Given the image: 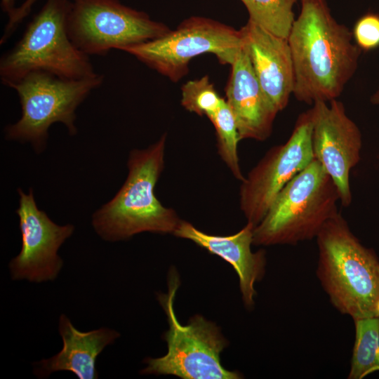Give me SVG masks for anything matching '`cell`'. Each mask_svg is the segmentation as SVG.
<instances>
[{
    "label": "cell",
    "instance_id": "6da1fadb",
    "mask_svg": "<svg viewBox=\"0 0 379 379\" xmlns=\"http://www.w3.org/2000/svg\"><path fill=\"white\" fill-rule=\"evenodd\" d=\"M300 2L287 37L294 69L293 95L309 105L338 99L357 69L361 51L326 0Z\"/></svg>",
    "mask_w": 379,
    "mask_h": 379
},
{
    "label": "cell",
    "instance_id": "7a4b0ae2",
    "mask_svg": "<svg viewBox=\"0 0 379 379\" xmlns=\"http://www.w3.org/2000/svg\"><path fill=\"white\" fill-rule=\"evenodd\" d=\"M166 134L146 149L130 152L127 178L114 197L92 215V225L105 241L126 240L145 232L173 234L182 220L161 204L155 187L164 168Z\"/></svg>",
    "mask_w": 379,
    "mask_h": 379
},
{
    "label": "cell",
    "instance_id": "3957f363",
    "mask_svg": "<svg viewBox=\"0 0 379 379\" xmlns=\"http://www.w3.org/2000/svg\"><path fill=\"white\" fill-rule=\"evenodd\" d=\"M317 276L331 303L354 320L375 317L379 298V260L350 230L340 213L317 236Z\"/></svg>",
    "mask_w": 379,
    "mask_h": 379
},
{
    "label": "cell",
    "instance_id": "277c9868",
    "mask_svg": "<svg viewBox=\"0 0 379 379\" xmlns=\"http://www.w3.org/2000/svg\"><path fill=\"white\" fill-rule=\"evenodd\" d=\"M69 0H46L27 25L21 39L0 60V78L9 87L34 71L80 79L97 75L90 57L69 38Z\"/></svg>",
    "mask_w": 379,
    "mask_h": 379
},
{
    "label": "cell",
    "instance_id": "5b68a950",
    "mask_svg": "<svg viewBox=\"0 0 379 379\" xmlns=\"http://www.w3.org/2000/svg\"><path fill=\"white\" fill-rule=\"evenodd\" d=\"M337 187L314 159L280 192L253 230V244H296L317 237L338 213Z\"/></svg>",
    "mask_w": 379,
    "mask_h": 379
},
{
    "label": "cell",
    "instance_id": "8992f818",
    "mask_svg": "<svg viewBox=\"0 0 379 379\" xmlns=\"http://www.w3.org/2000/svg\"><path fill=\"white\" fill-rule=\"evenodd\" d=\"M179 286V278L171 270L167 294L159 293L158 300L164 308L169 324L164 338L167 353L159 358H147V366L142 374L172 375L183 379H239L238 371H229L220 363V355L227 346L220 328L203 316L196 314L187 324L178 321L173 301Z\"/></svg>",
    "mask_w": 379,
    "mask_h": 379
},
{
    "label": "cell",
    "instance_id": "52a82bcc",
    "mask_svg": "<svg viewBox=\"0 0 379 379\" xmlns=\"http://www.w3.org/2000/svg\"><path fill=\"white\" fill-rule=\"evenodd\" d=\"M103 81L100 74L74 79L43 71L29 72L9 86L17 92L22 114L16 123L5 128L6 138L28 142L39 153L46 147L53 124L62 123L70 135H76L77 108Z\"/></svg>",
    "mask_w": 379,
    "mask_h": 379
},
{
    "label": "cell",
    "instance_id": "ba28073f",
    "mask_svg": "<svg viewBox=\"0 0 379 379\" xmlns=\"http://www.w3.org/2000/svg\"><path fill=\"white\" fill-rule=\"evenodd\" d=\"M243 48L240 29L217 20L192 16L159 38L123 50L176 82L189 72L198 55L213 54L222 65H232Z\"/></svg>",
    "mask_w": 379,
    "mask_h": 379
},
{
    "label": "cell",
    "instance_id": "9c48e42d",
    "mask_svg": "<svg viewBox=\"0 0 379 379\" xmlns=\"http://www.w3.org/2000/svg\"><path fill=\"white\" fill-rule=\"evenodd\" d=\"M67 31L74 46L90 56L105 55L162 36L171 29L119 0H71Z\"/></svg>",
    "mask_w": 379,
    "mask_h": 379
},
{
    "label": "cell",
    "instance_id": "30bf717a",
    "mask_svg": "<svg viewBox=\"0 0 379 379\" xmlns=\"http://www.w3.org/2000/svg\"><path fill=\"white\" fill-rule=\"evenodd\" d=\"M310 110L300 114L288 140L270 148L241 181L239 207L256 226L283 188L314 159Z\"/></svg>",
    "mask_w": 379,
    "mask_h": 379
},
{
    "label": "cell",
    "instance_id": "8fae6325",
    "mask_svg": "<svg viewBox=\"0 0 379 379\" xmlns=\"http://www.w3.org/2000/svg\"><path fill=\"white\" fill-rule=\"evenodd\" d=\"M315 102L310 109L312 148L317 160L334 182L343 207L352 197L350 174L361 159L362 137L359 128L338 99Z\"/></svg>",
    "mask_w": 379,
    "mask_h": 379
},
{
    "label": "cell",
    "instance_id": "7c38bea8",
    "mask_svg": "<svg viewBox=\"0 0 379 379\" xmlns=\"http://www.w3.org/2000/svg\"><path fill=\"white\" fill-rule=\"evenodd\" d=\"M18 192L19 206L15 213L19 218L22 248L9 262L11 277L13 280L36 283L53 281L63 265L58 251L71 237L74 227L71 224L59 225L39 209L32 188L28 194L21 188Z\"/></svg>",
    "mask_w": 379,
    "mask_h": 379
},
{
    "label": "cell",
    "instance_id": "4fadbf2b",
    "mask_svg": "<svg viewBox=\"0 0 379 379\" xmlns=\"http://www.w3.org/2000/svg\"><path fill=\"white\" fill-rule=\"evenodd\" d=\"M243 48L268 100L279 112L288 105L294 86V69L289 44L251 20L240 29Z\"/></svg>",
    "mask_w": 379,
    "mask_h": 379
},
{
    "label": "cell",
    "instance_id": "5bb4252c",
    "mask_svg": "<svg viewBox=\"0 0 379 379\" xmlns=\"http://www.w3.org/2000/svg\"><path fill=\"white\" fill-rule=\"evenodd\" d=\"M231 66L225 95L239 139L265 140L272 133L278 112L264 93L244 48Z\"/></svg>",
    "mask_w": 379,
    "mask_h": 379
},
{
    "label": "cell",
    "instance_id": "9a60e30c",
    "mask_svg": "<svg viewBox=\"0 0 379 379\" xmlns=\"http://www.w3.org/2000/svg\"><path fill=\"white\" fill-rule=\"evenodd\" d=\"M255 227L247 222L234 234L220 236L205 233L182 220L173 235L189 239L229 262L238 274L244 303L250 308L254 305L256 294L254 285L264 276L266 263L263 250L251 251Z\"/></svg>",
    "mask_w": 379,
    "mask_h": 379
},
{
    "label": "cell",
    "instance_id": "2e32d148",
    "mask_svg": "<svg viewBox=\"0 0 379 379\" xmlns=\"http://www.w3.org/2000/svg\"><path fill=\"white\" fill-rule=\"evenodd\" d=\"M58 331L62 348L52 357L36 363L34 373L39 378L47 377L55 371H67L79 379L98 378V356L120 335L117 331L106 327L87 332L79 331L63 314L59 319Z\"/></svg>",
    "mask_w": 379,
    "mask_h": 379
},
{
    "label": "cell",
    "instance_id": "e0dca14e",
    "mask_svg": "<svg viewBox=\"0 0 379 379\" xmlns=\"http://www.w3.org/2000/svg\"><path fill=\"white\" fill-rule=\"evenodd\" d=\"M356 338L350 379H361L379 371V317L354 320Z\"/></svg>",
    "mask_w": 379,
    "mask_h": 379
},
{
    "label": "cell",
    "instance_id": "ac0fdd59",
    "mask_svg": "<svg viewBox=\"0 0 379 379\" xmlns=\"http://www.w3.org/2000/svg\"><path fill=\"white\" fill-rule=\"evenodd\" d=\"M249 20L281 37H288L295 20L293 6L300 0H241Z\"/></svg>",
    "mask_w": 379,
    "mask_h": 379
},
{
    "label": "cell",
    "instance_id": "d6986e66",
    "mask_svg": "<svg viewBox=\"0 0 379 379\" xmlns=\"http://www.w3.org/2000/svg\"><path fill=\"white\" fill-rule=\"evenodd\" d=\"M208 119L215 130L219 155L234 178L243 181L245 177L241 170L237 153L240 139L234 116L226 99H222L217 110Z\"/></svg>",
    "mask_w": 379,
    "mask_h": 379
},
{
    "label": "cell",
    "instance_id": "ffe728a7",
    "mask_svg": "<svg viewBox=\"0 0 379 379\" xmlns=\"http://www.w3.org/2000/svg\"><path fill=\"white\" fill-rule=\"evenodd\" d=\"M181 105L190 112L199 116L213 114L220 106L221 98L208 75L190 80L182 86Z\"/></svg>",
    "mask_w": 379,
    "mask_h": 379
},
{
    "label": "cell",
    "instance_id": "44dd1931",
    "mask_svg": "<svg viewBox=\"0 0 379 379\" xmlns=\"http://www.w3.org/2000/svg\"><path fill=\"white\" fill-rule=\"evenodd\" d=\"M354 42L361 51L379 48V14L367 13L360 17L352 30Z\"/></svg>",
    "mask_w": 379,
    "mask_h": 379
},
{
    "label": "cell",
    "instance_id": "7402d4cb",
    "mask_svg": "<svg viewBox=\"0 0 379 379\" xmlns=\"http://www.w3.org/2000/svg\"><path fill=\"white\" fill-rule=\"evenodd\" d=\"M36 1L25 0L19 7L16 8L13 13L8 18L0 40L1 44H4L11 37L18 26L29 15Z\"/></svg>",
    "mask_w": 379,
    "mask_h": 379
},
{
    "label": "cell",
    "instance_id": "603a6c76",
    "mask_svg": "<svg viewBox=\"0 0 379 379\" xmlns=\"http://www.w3.org/2000/svg\"><path fill=\"white\" fill-rule=\"evenodd\" d=\"M15 1L16 0H1V8L8 15V18L17 8L15 6Z\"/></svg>",
    "mask_w": 379,
    "mask_h": 379
},
{
    "label": "cell",
    "instance_id": "cb8c5ba5",
    "mask_svg": "<svg viewBox=\"0 0 379 379\" xmlns=\"http://www.w3.org/2000/svg\"><path fill=\"white\" fill-rule=\"evenodd\" d=\"M370 101L373 105L379 106V87L371 96Z\"/></svg>",
    "mask_w": 379,
    "mask_h": 379
},
{
    "label": "cell",
    "instance_id": "d4e9b609",
    "mask_svg": "<svg viewBox=\"0 0 379 379\" xmlns=\"http://www.w3.org/2000/svg\"><path fill=\"white\" fill-rule=\"evenodd\" d=\"M375 316L379 317V298L376 302L375 307Z\"/></svg>",
    "mask_w": 379,
    "mask_h": 379
}]
</instances>
